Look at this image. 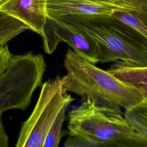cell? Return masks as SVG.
Segmentation results:
<instances>
[{
	"mask_svg": "<svg viewBox=\"0 0 147 147\" xmlns=\"http://www.w3.org/2000/svg\"><path fill=\"white\" fill-rule=\"evenodd\" d=\"M46 67L41 54H11L0 73V113L13 109L25 110L33 92L42 84Z\"/></svg>",
	"mask_w": 147,
	"mask_h": 147,
	"instance_id": "277c9868",
	"label": "cell"
},
{
	"mask_svg": "<svg viewBox=\"0 0 147 147\" xmlns=\"http://www.w3.org/2000/svg\"><path fill=\"white\" fill-rule=\"evenodd\" d=\"M28 29L21 21L0 13V47Z\"/></svg>",
	"mask_w": 147,
	"mask_h": 147,
	"instance_id": "8fae6325",
	"label": "cell"
},
{
	"mask_svg": "<svg viewBox=\"0 0 147 147\" xmlns=\"http://www.w3.org/2000/svg\"><path fill=\"white\" fill-rule=\"evenodd\" d=\"M2 114L0 113V147H7L9 140L2 122Z\"/></svg>",
	"mask_w": 147,
	"mask_h": 147,
	"instance_id": "4fadbf2b",
	"label": "cell"
},
{
	"mask_svg": "<svg viewBox=\"0 0 147 147\" xmlns=\"http://www.w3.org/2000/svg\"><path fill=\"white\" fill-rule=\"evenodd\" d=\"M41 36L44 50L48 54L52 53L59 42L63 41L86 61L94 64L98 63L96 47L93 40L72 24L47 17Z\"/></svg>",
	"mask_w": 147,
	"mask_h": 147,
	"instance_id": "8992f818",
	"label": "cell"
},
{
	"mask_svg": "<svg viewBox=\"0 0 147 147\" xmlns=\"http://www.w3.org/2000/svg\"><path fill=\"white\" fill-rule=\"evenodd\" d=\"M47 0H6L0 6V13L24 24L41 36L47 19Z\"/></svg>",
	"mask_w": 147,
	"mask_h": 147,
	"instance_id": "ba28073f",
	"label": "cell"
},
{
	"mask_svg": "<svg viewBox=\"0 0 147 147\" xmlns=\"http://www.w3.org/2000/svg\"><path fill=\"white\" fill-rule=\"evenodd\" d=\"M117 0H47L48 17L63 20L68 17L85 18L109 17Z\"/></svg>",
	"mask_w": 147,
	"mask_h": 147,
	"instance_id": "52a82bcc",
	"label": "cell"
},
{
	"mask_svg": "<svg viewBox=\"0 0 147 147\" xmlns=\"http://www.w3.org/2000/svg\"><path fill=\"white\" fill-rule=\"evenodd\" d=\"M64 67L67 72L63 76L65 91L78 95L82 100L125 109L144 99L140 90L80 57L70 48L65 55Z\"/></svg>",
	"mask_w": 147,
	"mask_h": 147,
	"instance_id": "7a4b0ae2",
	"label": "cell"
},
{
	"mask_svg": "<svg viewBox=\"0 0 147 147\" xmlns=\"http://www.w3.org/2000/svg\"><path fill=\"white\" fill-rule=\"evenodd\" d=\"M61 20L74 25L93 40L98 63L120 60L134 65L147 66V40L136 30L113 16L68 17Z\"/></svg>",
	"mask_w": 147,
	"mask_h": 147,
	"instance_id": "3957f363",
	"label": "cell"
},
{
	"mask_svg": "<svg viewBox=\"0 0 147 147\" xmlns=\"http://www.w3.org/2000/svg\"><path fill=\"white\" fill-rule=\"evenodd\" d=\"M126 84L141 91L147 99V66H137L122 61H117L107 69Z\"/></svg>",
	"mask_w": 147,
	"mask_h": 147,
	"instance_id": "9c48e42d",
	"label": "cell"
},
{
	"mask_svg": "<svg viewBox=\"0 0 147 147\" xmlns=\"http://www.w3.org/2000/svg\"><path fill=\"white\" fill-rule=\"evenodd\" d=\"M6 1V0H0V6H1V5H2Z\"/></svg>",
	"mask_w": 147,
	"mask_h": 147,
	"instance_id": "5bb4252c",
	"label": "cell"
},
{
	"mask_svg": "<svg viewBox=\"0 0 147 147\" xmlns=\"http://www.w3.org/2000/svg\"><path fill=\"white\" fill-rule=\"evenodd\" d=\"M123 114L134 130L147 137V99L125 109Z\"/></svg>",
	"mask_w": 147,
	"mask_h": 147,
	"instance_id": "30bf717a",
	"label": "cell"
},
{
	"mask_svg": "<svg viewBox=\"0 0 147 147\" xmlns=\"http://www.w3.org/2000/svg\"><path fill=\"white\" fill-rule=\"evenodd\" d=\"M67 107L64 106L61 109L51 125L44 140L42 147L59 146L61 137L67 134V131L62 130V126L65 119V111Z\"/></svg>",
	"mask_w": 147,
	"mask_h": 147,
	"instance_id": "7c38bea8",
	"label": "cell"
},
{
	"mask_svg": "<svg viewBox=\"0 0 147 147\" xmlns=\"http://www.w3.org/2000/svg\"><path fill=\"white\" fill-rule=\"evenodd\" d=\"M74 100L63 87V76L49 79L42 84L33 110L20 129L16 146L42 147L56 117L63 107Z\"/></svg>",
	"mask_w": 147,
	"mask_h": 147,
	"instance_id": "5b68a950",
	"label": "cell"
},
{
	"mask_svg": "<svg viewBox=\"0 0 147 147\" xmlns=\"http://www.w3.org/2000/svg\"><path fill=\"white\" fill-rule=\"evenodd\" d=\"M65 147H147V137L138 133L121 109L82 100L68 113Z\"/></svg>",
	"mask_w": 147,
	"mask_h": 147,
	"instance_id": "6da1fadb",
	"label": "cell"
}]
</instances>
